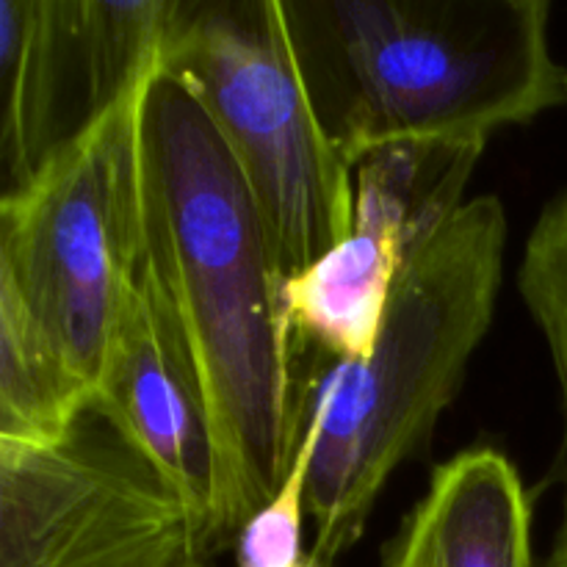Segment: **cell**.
Segmentation results:
<instances>
[{"instance_id": "obj_1", "label": "cell", "mask_w": 567, "mask_h": 567, "mask_svg": "<svg viewBox=\"0 0 567 567\" xmlns=\"http://www.w3.org/2000/svg\"><path fill=\"white\" fill-rule=\"evenodd\" d=\"M147 264L199 371L219 463L214 554L282 485L308 413L264 219L230 147L164 64L142 92Z\"/></svg>"}, {"instance_id": "obj_2", "label": "cell", "mask_w": 567, "mask_h": 567, "mask_svg": "<svg viewBox=\"0 0 567 567\" xmlns=\"http://www.w3.org/2000/svg\"><path fill=\"white\" fill-rule=\"evenodd\" d=\"M546 0H280L299 81L349 166L396 142L491 138L567 103Z\"/></svg>"}, {"instance_id": "obj_3", "label": "cell", "mask_w": 567, "mask_h": 567, "mask_svg": "<svg viewBox=\"0 0 567 567\" xmlns=\"http://www.w3.org/2000/svg\"><path fill=\"white\" fill-rule=\"evenodd\" d=\"M507 214L468 199L404 264L374 352L327 363L310 385L321 437L310 471V557L332 567L363 537L393 471L424 446L487 336L504 275Z\"/></svg>"}, {"instance_id": "obj_4", "label": "cell", "mask_w": 567, "mask_h": 567, "mask_svg": "<svg viewBox=\"0 0 567 567\" xmlns=\"http://www.w3.org/2000/svg\"><path fill=\"white\" fill-rule=\"evenodd\" d=\"M161 64L188 83L230 147L280 282L352 236L354 169L316 120L280 0H177Z\"/></svg>"}, {"instance_id": "obj_5", "label": "cell", "mask_w": 567, "mask_h": 567, "mask_svg": "<svg viewBox=\"0 0 567 567\" xmlns=\"http://www.w3.org/2000/svg\"><path fill=\"white\" fill-rule=\"evenodd\" d=\"M144 86L22 192L0 197V286L17 293L92 396L147 264L138 142Z\"/></svg>"}, {"instance_id": "obj_6", "label": "cell", "mask_w": 567, "mask_h": 567, "mask_svg": "<svg viewBox=\"0 0 567 567\" xmlns=\"http://www.w3.org/2000/svg\"><path fill=\"white\" fill-rule=\"evenodd\" d=\"M0 567H210L158 465L89 402L59 443L0 452Z\"/></svg>"}, {"instance_id": "obj_7", "label": "cell", "mask_w": 567, "mask_h": 567, "mask_svg": "<svg viewBox=\"0 0 567 567\" xmlns=\"http://www.w3.org/2000/svg\"><path fill=\"white\" fill-rule=\"evenodd\" d=\"M175 14L177 0H0L3 197L158 72Z\"/></svg>"}, {"instance_id": "obj_8", "label": "cell", "mask_w": 567, "mask_h": 567, "mask_svg": "<svg viewBox=\"0 0 567 567\" xmlns=\"http://www.w3.org/2000/svg\"><path fill=\"white\" fill-rule=\"evenodd\" d=\"M92 402L183 493L214 559L219 463L192 349L150 264L133 282Z\"/></svg>"}, {"instance_id": "obj_9", "label": "cell", "mask_w": 567, "mask_h": 567, "mask_svg": "<svg viewBox=\"0 0 567 567\" xmlns=\"http://www.w3.org/2000/svg\"><path fill=\"white\" fill-rule=\"evenodd\" d=\"M382 567H537L532 502L515 465L487 446L437 465Z\"/></svg>"}, {"instance_id": "obj_10", "label": "cell", "mask_w": 567, "mask_h": 567, "mask_svg": "<svg viewBox=\"0 0 567 567\" xmlns=\"http://www.w3.org/2000/svg\"><path fill=\"white\" fill-rule=\"evenodd\" d=\"M408 255L388 230L354 225L352 236L280 286L282 324L293 354L313 347L330 363L374 352Z\"/></svg>"}, {"instance_id": "obj_11", "label": "cell", "mask_w": 567, "mask_h": 567, "mask_svg": "<svg viewBox=\"0 0 567 567\" xmlns=\"http://www.w3.org/2000/svg\"><path fill=\"white\" fill-rule=\"evenodd\" d=\"M487 138H421L374 150L354 166V225L388 230L408 260L465 205Z\"/></svg>"}, {"instance_id": "obj_12", "label": "cell", "mask_w": 567, "mask_h": 567, "mask_svg": "<svg viewBox=\"0 0 567 567\" xmlns=\"http://www.w3.org/2000/svg\"><path fill=\"white\" fill-rule=\"evenodd\" d=\"M92 393L72 377L37 321L0 286V452H37L70 432Z\"/></svg>"}, {"instance_id": "obj_13", "label": "cell", "mask_w": 567, "mask_h": 567, "mask_svg": "<svg viewBox=\"0 0 567 567\" xmlns=\"http://www.w3.org/2000/svg\"><path fill=\"white\" fill-rule=\"evenodd\" d=\"M518 288L557 374L567 463V192L540 214L520 258Z\"/></svg>"}, {"instance_id": "obj_14", "label": "cell", "mask_w": 567, "mask_h": 567, "mask_svg": "<svg viewBox=\"0 0 567 567\" xmlns=\"http://www.w3.org/2000/svg\"><path fill=\"white\" fill-rule=\"evenodd\" d=\"M321 437V415L310 404L305 413L302 437L293 452L288 474L275 496L241 526L236 543V567H293L302 563L305 520H308L310 471Z\"/></svg>"}, {"instance_id": "obj_15", "label": "cell", "mask_w": 567, "mask_h": 567, "mask_svg": "<svg viewBox=\"0 0 567 567\" xmlns=\"http://www.w3.org/2000/svg\"><path fill=\"white\" fill-rule=\"evenodd\" d=\"M537 567H567V485H565V502H563V520H559L557 537H554L546 559H543Z\"/></svg>"}, {"instance_id": "obj_16", "label": "cell", "mask_w": 567, "mask_h": 567, "mask_svg": "<svg viewBox=\"0 0 567 567\" xmlns=\"http://www.w3.org/2000/svg\"><path fill=\"white\" fill-rule=\"evenodd\" d=\"M293 567H324V565H321L319 559H313V557H310V554H308V557H305L302 563H297Z\"/></svg>"}, {"instance_id": "obj_17", "label": "cell", "mask_w": 567, "mask_h": 567, "mask_svg": "<svg viewBox=\"0 0 567 567\" xmlns=\"http://www.w3.org/2000/svg\"><path fill=\"white\" fill-rule=\"evenodd\" d=\"M565 89H567V72H565Z\"/></svg>"}]
</instances>
